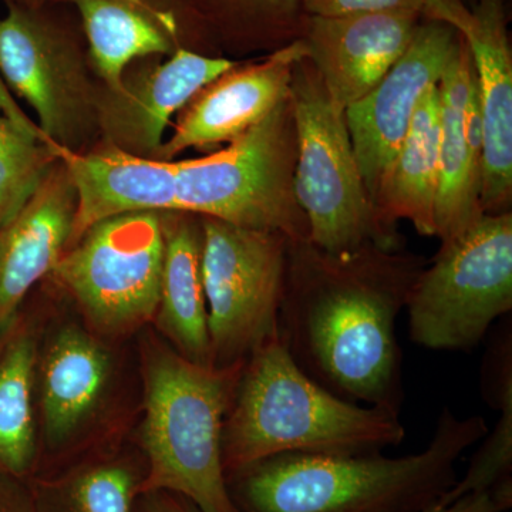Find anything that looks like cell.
I'll return each mask as SVG.
<instances>
[{"label": "cell", "instance_id": "6da1fadb", "mask_svg": "<svg viewBox=\"0 0 512 512\" xmlns=\"http://www.w3.org/2000/svg\"><path fill=\"white\" fill-rule=\"evenodd\" d=\"M298 158L288 97L224 150L194 160H150L101 148L66 153L77 191L74 234L134 211L187 212L309 241L295 195Z\"/></svg>", "mask_w": 512, "mask_h": 512}, {"label": "cell", "instance_id": "7a4b0ae2", "mask_svg": "<svg viewBox=\"0 0 512 512\" xmlns=\"http://www.w3.org/2000/svg\"><path fill=\"white\" fill-rule=\"evenodd\" d=\"M420 272L416 258L387 249L332 256L291 241L279 339L306 375L340 399L400 414L397 319Z\"/></svg>", "mask_w": 512, "mask_h": 512}, {"label": "cell", "instance_id": "3957f363", "mask_svg": "<svg viewBox=\"0 0 512 512\" xmlns=\"http://www.w3.org/2000/svg\"><path fill=\"white\" fill-rule=\"evenodd\" d=\"M488 430L483 417L446 407L419 453L278 454L228 474L229 497L237 512H424L453 487L458 460Z\"/></svg>", "mask_w": 512, "mask_h": 512}, {"label": "cell", "instance_id": "277c9868", "mask_svg": "<svg viewBox=\"0 0 512 512\" xmlns=\"http://www.w3.org/2000/svg\"><path fill=\"white\" fill-rule=\"evenodd\" d=\"M404 439L399 413L340 399L276 336L242 366L222 429V466L228 476L278 454L370 456Z\"/></svg>", "mask_w": 512, "mask_h": 512}, {"label": "cell", "instance_id": "5b68a950", "mask_svg": "<svg viewBox=\"0 0 512 512\" xmlns=\"http://www.w3.org/2000/svg\"><path fill=\"white\" fill-rule=\"evenodd\" d=\"M140 357L144 493L178 494L202 512H237L222 466V429L244 365H198L156 332H144Z\"/></svg>", "mask_w": 512, "mask_h": 512}, {"label": "cell", "instance_id": "8992f818", "mask_svg": "<svg viewBox=\"0 0 512 512\" xmlns=\"http://www.w3.org/2000/svg\"><path fill=\"white\" fill-rule=\"evenodd\" d=\"M298 158L295 195L309 244L332 256L366 247L393 251L396 232L377 218L357 164L345 111L339 109L308 59L296 64L289 87Z\"/></svg>", "mask_w": 512, "mask_h": 512}, {"label": "cell", "instance_id": "52a82bcc", "mask_svg": "<svg viewBox=\"0 0 512 512\" xmlns=\"http://www.w3.org/2000/svg\"><path fill=\"white\" fill-rule=\"evenodd\" d=\"M0 74L35 111L43 136L73 153H83L99 134L92 63L82 25L60 13V5L3 0Z\"/></svg>", "mask_w": 512, "mask_h": 512}, {"label": "cell", "instance_id": "ba28073f", "mask_svg": "<svg viewBox=\"0 0 512 512\" xmlns=\"http://www.w3.org/2000/svg\"><path fill=\"white\" fill-rule=\"evenodd\" d=\"M410 338L431 350L470 352L512 311V215L483 214L441 241L410 291Z\"/></svg>", "mask_w": 512, "mask_h": 512}, {"label": "cell", "instance_id": "9c48e42d", "mask_svg": "<svg viewBox=\"0 0 512 512\" xmlns=\"http://www.w3.org/2000/svg\"><path fill=\"white\" fill-rule=\"evenodd\" d=\"M164 262L163 212L97 221L64 251L52 274L103 338H126L154 322Z\"/></svg>", "mask_w": 512, "mask_h": 512}, {"label": "cell", "instance_id": "30bf717a", "mask_svg": "<svg viewBox=\"0 0 512 512\" xmlns=\"http://www.w3.org/2000/svg\"><path fill=\"white\" fill-rule=\"evenodd\" d=\"M211 366L244 365L278 336L291 239L201 217Z\"/></svg>", "mask_w": 512, "mask_h": 512}, {"label": "cell", "instance_id": "8fae6325", "mask_svg": "<svg viewBox=\"0 0 512 512\" xmlns=\"http://www.w3.org/2000/svg\"><path fill=\"white\" fill-rule=\"evenodd\" d=\"M109 342L79 320H57L42 330L36 365L37 473L92 448L94 431L109 416L119 384L117 356Z\"/></svg>", "mask_w": 512, "mask_h": 512}, {"label": "cell", "instance_id": "7c38bea8", "mask_svg": "<svg viewBox=\"0 0 512 512\" xmlns=\"http://www.w3.org/2000/svg\"><path fill=\"white\" fill-rule=\"evenodd\" d=\"M460 40V32L453 26L421 19L406 52L366 96L345 110L346 126L370 200L406 138L421 96L439 84Z\"/></svg>", "mask_w": 512, "mask_h": 512}, {"label": "cell", "instance_id": "4fadbf2b", "mask_svg": "<svg viewBox=\"0 0 512 512\" xmlns=\"http://www.w3.org/2000/svg\"><path fill=\"white\" fill-rule=\"evenodd\" d=\"M237 62L180 47L164 62L124 74L119 89L100 87L99 133L107 148L156 160L173 117Z\"/></svg>", "mask_w": 512, "mask_h": 512}, {"label": "cell", "instance_id": "5bb4252c", "mask_svg": "<svg viewBox=\"0 0 512 512\" xmlns=\"http://www.w3.org/2000/svg\"><path fill=\"white\" fill-rule=\"evenodd\" d=\"M308 56L301 39L278 47L262 62L234 67L184 107L156 160H175L190 148L232 143L288 97L293 70Z\"/></svg>", "mask_w": 512, "mask_h": 512}, {"label": "cell", "instance_id": "9a60e30c", "mask_svg": "<svg viewBox=\"0 0 512 512\" xmlns=\"http://www.w3.org/2000/svg\"><path fill=\"white\" fill-rule=\"evenodd\" d=\"M421 15L410 10L306 16L301 39L330 99L345 111L366 96L412 42Z\"/></svg>", "mask_w": 512, "mask_h": 512}, {"label": "cell", "instance_id": "2e32d148", "mask_svg": "<svg viewBox=\"0 0 512 512\" xmlns=\"http://www.w3.org/2000/svg\"><path fill=\"white\" fill-rule=\"evenodd\" d=\"M505 0H477L454 26L466 40L483 117L480 204L508 211L512 197V55Z\"/></svg>", "mask_w": 512, "mask_h": 512}, {"label": "cell", "instance_id": "e0dca14e", "mask_svg": "<svg viewBox=\"0 0 512 512\" xmlns=\"http://www.w3.org/2000/svg\"><path fill=\"white\" fill-rule=\"evenodd\" d=\"M437 86L440 184L436 237L444 241L463 232L484 214L480 204L483 117L473 60L463 36Z\"/></svg>", "mask_w": 512, "mask_h": 512}, {"label": "cell", "instance_id": "ac0fdd59", "mask_svg": "<svg viewBox=\"0 0 512 512\" xmlns=\"http://www.w3.org/2000/svg\"><path fill=\"white\" fill-rule=\"evenodd\" d=\"M73 9L82 25L94 73L119 89L131 64L173 55L192 39L178 0H28Z\"/></svg>", "mask_w": 512, "mask_h": 512}, {"label": "cell", "instance_id": "d6986e66", "mask_svg": "<svg viewBox=\"0 0 512 512\" xmlns=\"http://www.w3.org/2000/svg\"><path fill=\"white\" fill-rule=\"evenodd\" d=\"M76 212V187L59 160L25 207L0 229V333L69 248Z\"/></svg>", "mask_w": 512, "mask_h": 512}, {"label": "cell", "instance_id": "ffe728a7", "mask_svg": "<svg viewBox=\"0 0 512 512\" xmlns=\"http://www.w3.org/2000/svg\"><path fill=\"white\" fill-rule=\"evenodd\" d=\"M164 262L154 323L180 355L211 366L207 299L202 282L201 217L163 212Z\"/></svg>", "mask_w": 512, "mask_h": 512}, {"label": "cell", "instance_id": "44dd1931", "mask_svg": "<svg viewBox=\"0 0 512 512\" xmlns=\"http://www.w3.org/2000/svg\"><path fill=\"white\" fill-rule=\"evenodd\" d=\"M440 96L434 84L419 101L402 146L387 165L373 208L384 228L396 232L406 220L426 237H436L440 184Z\"/></svg>", "mask_w": 512, "mask_h": 512}, {"label": "cell", "instance_id": "7402d4cb", "mask_svg": "<svg viewBox=\"0 0 512 512\" xmlns=\"http://www.w3.org/2000/svg\"><path fill=\"white\" fill-rule=\"evenodd\" d=\"M147 463L140 447L90 450L28 484L37 512H136Z\"/></svg>", "mask_w": 512, "mask_h": 512}, {"label": "cell", "instance_id": "603a6c76", "mask_svg": "<svg viewBox=\"0 0 512 512\" xmlns=\"http://www.w3.org/2000/svg\"><path fill=\"white\" fill-rule=\"evenodd\" d=\"M42 329L20 311L0 333V473L28 481L40 461L36 365Z\"/></svg>", "mask_w": 512, "mask_h": 512}, {"label": "cell", "instance_id": "cb8c5ba5", "mask_svg": "<svg viewBox=\"0 0 512 512\" xmlns=\"http://www.w3.org/2000/svg\"><path fill=\"white\" fill-rule=\"evenodd\" d=\"M197 39L285 46L301 36L302 0H178Z\"/></svg>", "mask_w": 512, "mask_h": 512}, {"label": "cell", "instance_id": "d4e9b609", "mask_svg": "<svg viewBox=\"0 0 512 512\" xmlns=\"http://www.w3.org/2000/svg\"><path fill=\"white\" fill-rule=\"evenodd\" d=\"M36 124L0 113V229L16 217L59 161Z\"/></svg>", "mask_w": 512, "mask_h": 512}, {"label": "cell", "instance_id": "484cf974", "mask_svg": "<svg viewBox=\"0 0 512 512\" xmlns=\"http://www.w3.org/2000/svg\"><path fill=\"white\" fill-rule=\"evenodd\" d=\"M306 15L345 16L355 13L410 10L421 18L453 25L467 8L461 0H302Z\"/></svg>", "mask_w": 512, "mask_h": 512}, {"label": "cell", "instance_id": "4316f807", "mask_svg": "<svg viewBox=\"0 0 512 512\" xmlns=\"http://www.w3.org/2000/svg\"><path fill=\"white\" fill-rule=\"evenodd\" d=\"M0 512H37L28 481L0 473Z\"/></svg>", "mask_w": 512, "mask_h": 512}, {"label": "cell", "instance_id": "83f0119b", "mask_svg": "<svg viewBox=\"0 0 512 512\" xmlns=\"http://www.w3.org/2000/svg\"><path fill=\"white\" fill-rule=\"evenodd\" d=\"M136 512H202L187 498L167 491L141 494Z\"/></svg>", "mask_w": 512, "mask_h": 512}, {"label": "cell", "instance_id": "f1b7e54d", "mask_svg": "<svg viewBox=\"0 0 512 512\" xmlns=\"http://www.w3.org/2000/svg\"><path fill=\"white\" fill-rule=\"evenodd\" d=\"M424 512H501L490 493L470 494L446 507H434Z\"/></svg>", "mask_w": 512, "mask_h": 512}, {"label": "cell", "instance_id": "f546056e", "mask_svg": "<svg viewBox=\"0 0 512 512\" xmlns=\"http://www.w3.org/2000/svg\"><path fill=\"white\" fill-rule=\"evenodd\" d=\"M461 2H463L464 5H466L468 9H471V8H473L474 5H476L477 0H461Z\"/></svg>", "mask_w": 512, "mask_h": 512}]
</instances>
